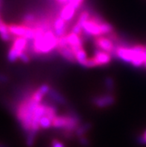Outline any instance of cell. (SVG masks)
Listing matches in <instances>:
<instances>
[{
    "label": "cell",
    "mask_w": 146,
    "mask_h": 147,
    "mask_svg": "<svg viewBox=\"0 0 146 147\" xmlns=\"http://www.w3.org/2000/svg\"><path fill=\"white\" fill-rule=\"evenodd\" d=\"M2 5V0H0V6Z\"/></svg>",
    "instance_id": "35"
},
{
    "label": "cell",
    "mask_w": 146,
    "mask_h": 147,
    "mask_svg": "<svg viewBox=\"0 0 146 147\" xmlns=\"http://www.w3.org/2000/svg\"><path fill=\"white\" fill-rule=\"evenodd\" d=\"M137 143L141 145H146V129L142 133V134H140L137 139Z\"/></svg>",
    "instance_id": "27"
},
{
    "label": "cell",
    "mask_w": 146,
    "mask_h": 147,
    "mask_svg": "<svg viewBox=\"0 0 146 147\" xmlns=\"http://www.w3.org/2000/svg\"><path fill=\"white\" fill-rule=\"evenodd\" d=\"M143 67H145V68H146V60H145V63H144V65H143Z\"/></svg>",
    "instance_id": "34"
},
{
    "label": "cell",
    "mask_w": 146,
    "mask_h": 147,
    "mask_svg": "<svg viewBox=\"0 0 146 147\" xmlns=\"http://www.w3.org/2000/svg\"><path fill=\"white\" fill-rule=\"evenodd\" d=\"M93 58L96 62L98 67H102V66L108 65L109 63H110L113 56L108 52L96 49L93 52Z\"/></svg>",
    "instance_id": "6"
},
{
    "label": "cell",
    "mask_w": 146,
    "mask_h": 147,
    "mask_svg": "<svg viewBox=\"0 0 146 147\" xmlns=\"http://www.w3.org/2000/svg\"><path fill=\"white\" fill-rule=\"evenodd\" d=\"M66 36H67L69 46L71 47L73 52L80 48H83V40L82 39L81 36L78 35V34L72 33L71 32L69 33H67Z\"/></svg>",
    "instance_id": "8"
},
{
    "label": "cell",
    "mask_w": 146,
    "mask_h": 147,
    "mask_svg": "<svg viewBox=\"0 0 146 147\" xmlns=\"http://www.w3.org/2000/svg\"><path fill=\"white\" fill-rule=\"evenodd\" d=\"M52 120L48 116L44 115L40 118L39 121V125L41 129H48L52 127Z\"/></svg>",
    "instance_id": "20"
},
{
    "label": "cell",
    "mask_w": 146,
    "mask_h": 147,
    "mask_svg": "<svg viewBox=\"0 0 146 147\" xmlns=\"http://www.w3.org/2000/svg\"><path fill=\"white\" fill-rule=\"evenodd\" d=\"M37 20V17H36L35 15L32 13H28L25 14L23 18H22V24L30 26V27H34Z\"/></svg>",
    "instance_id": "18"
},
{
    "label": "cell",
    "mask_w": 146,
    "mask_h": 147,
    "mask_svg": "<svg viewBox=\"0 0 146 147\" xmlns=\"http://www.w3.org/2000/svg\"><path fill=\"white\" fill-rule=\"evenodd\" d=\"M28 42L29 41L23 37H14L11 47L14 50L17 51L19 55H20L21 52L26 51V49L28 48Z\"/></svg>",
    "instance_id": "11"
},
{
    "label": "cell",
    "mask_w": 146,
    "mask_h": 147,
    "mask_svg": "<svg viewBox=\"0 0 146 147\" xmlns=\"http://www.w3.org/2000/svg\"><path fill=\"white\" fill-rule=\"evenodd\" d=\"M74 54L75 56L76 62L80 64L81 66L83 67L84 63H86L87 60L88 59V55H87V53L83 48H80L77 50L74 51Z\"/></svg>",
    "instance_id": "16"
},
{
    "label": "cell",
    "mask_w": 146,
    "mask_h": 147,
    "mask_svg": "<svg viewBox=\"0 0 146 147\" xmlns=\"http://www.w3.org/2000/svg\"><path fill=\"white\" fill-rule=\"evenodd\" d=\"M37 134L33 132H28L26 137V145L28 147H32L35 142V138Z\"/></svg>",
    "instance_id": "24"
},
{
    "label": "cell",
    "mask_w": 146,
    "mask_h": 147,
    "mask_svg": "<svg viewBox=\"0 0 146 147\" xmlns=\"http://www.w3.org/2000/svg\"><path fill=\"white\" fill-rule=\"evenodd\" d=\"M40 104L31 95L26 97L19 105L17 111V119L26 132H29L31 130L34 114Z\"/></svg>",
    "instance_id": "2"
},
{
    "label": "cell",
    "mask_w": 146,
    "mask_h": 147,
    "mask_svg": "<svg viewBox=\"0 0 146 147\" xmlns=\"http://www.w3.org/2000/svg\"><path fill=\"white\" fill-rule=\"evenodd\" d=\"M76 11H77V9L72 5V4L67 3L63 6L61 12H60L59 16L61 18H63L65 21L68 22L71 21V20H72L73 17H75Z\"/></svg>",
    "instance_id": "10"
},
{
    "label": "cell",
    "mask_w": 146,
    "mask_h": 147,
    "mask_svg": "<svg viewBox=\"0 0 146 147\" xmlns=\"http://www.w3.org/2000/svg\"><path fill=\"white\" fill-rule=\"evenodd\" d=\"M92 102L98 108H106L112 106L116 102V97L110 93L96 96L92 99Z\"/></svg>",
    "instance_id": "5"
},
{
    "label": "cell",
    "mask_w": 146,
    "mask_h": 147,
    "mask_svg": "<svg viewBox=\"0 0 146 147\" xmlns=\"http://www.w3.org/2000/svg\"><path fill=\"white\" fill-rule=\"evenodd\" d=\"M71 32L76 34H78L79 36H81L82 33H83V28L79 24H78L77 22H75L72 27V28H71Z\"/></svg>",
    "instance_id": "25"
},
{
    "label": "cell",
    "mask_w": 146,
    "mask_h": 147,
    "mask_svg": "<svg viewBox=\"0 0 146 147\" xmlns=\"http://www.w3.org/2000/svg\"><path fill=\"white\" fill-rule=\"evenodd\" d=\"M8 81V78L3 74H0V83H5Z\"/></svg>",
    "instance_id": "30"
},
{
    "label": "cell",
    "mask_w": 146,
    "mask_h": 147,
    "mask_svg": "<svg viewBox=\"0 0 146 147\" xmlns=\"http://www.w3.org/2000/svg\"><path fill=\"white\" fill-rule=\"evenodd\" d=\"M90 18H91V16L89 11H82L81 13H80V15L78 16V20H77V22H77L78 24H79L80 26H81L82 28H83V24H84L87 20H89Z\"/></svg>",
    "instance_id": "21"
},
{
    "label": "cell",
    "mask_w": 146,
    "mask_h": 147,
    "mask_svg": "<svg viewBox=\"0 0 146 147\" xmlns=\"http://www.w3.org/2000/svg\"><path fill=\"white\" fill-rule=\"evenodd\" d=\"M67 125V114L57 115L52 121V127L56 129H63Z\"/></svg>",
    "instance_id": "15"
},
{
    "label": "cell",
    "mask_w": 146,
    "mask_h": 147,
    "mask_svg": "<svg viewBox=\"0 0 146 147\" xmlns=\"http://www.w3.org/2000/svg\"><path fill=\"white\" fill-rule=\"evenodd\" d=\"M0 147H8V146H7V145H5V144L0 143Z\"/></svg>",
    "instance_id": "33"
},
{
    "label": "cell",
    "mask_w": 146,
    "mask_h": 147,
    "mask_svg": "<svg viewBox=\"0 0 146 147\" xmlns=\"http://www.w3.org/2000/svg\"><path fill=\"white\" fill-rule=\"evenodd\" d=\"M8 29L13 38L18 37H26L27 32L29 29V26L23 24H10L8 25Z\"/></svg>",
    "instance_id": "9"
},
{
    "label": "cell",
    "mask_w": 146,
    "mask_h": 147,
    "mask_svg": "<svg viewBox=\"0 0 146 147\" xmlns=\"http://www.w3.org/2000/svg\"><path fill=\"white\" fill-rule=\"evenodd\" d=\"M93 42L96 49L108 52L113 56L116 49V44L109 37H107V36H99L96 37Z\"/></svg>",
    "instance_id": "4"
},
{
    "label": "cell",
    "mask_w": 146,
    "mask_h": 147,
    "mask_svg": "<svg viewBox=\"0 0 146 147\" xmlns=\"http://www.w3.org/2000/svg\"><path fill=\"white\" fill-rule=\"evenodd\" d=\"M57 50L60 55L63 58H64L66 61L70 62V63H77L74 52L69 46L63 47V48H57Z\"/></svg>",
    "instance_id": "12"
},
{
    "label": "cell",
    "mask_w": 146,
    "mask_h": 147,
    "mask_svg": "<svg viewBox=\"0 0 146 147\" xmlns=\"http://www.w3.org/2000/svg\"><path fill=\"white\" fill-rule=\"evenodd\" d=\"M19 55H20L18 52L14 50L12 47H11L7 52V60L11 63H13V62L17 61V59H19Z\"/></svg>",
    "instance_id": "23"
},
{
    "label": "cell",
    "mask_w": 146,
    "mask_h": 147,
    "mask_svg": "<svg viewBox=\"0 0 146 147\" xmlns=\"http://www.w3.org/2000/svg\"><path fill=\"white\" fill-rule=\"evenodd\" d=\"M48 96L49 97V99H52L54 102L57 103V104L62 105H67V100L64 98L62 94L59 93V92L56 90L51 88L48 93Z\"/></svg>",
    "instance_id": "13"
},
{
    "label": "cell",
    "mask_w": 146,
    "mask_h": 147,
    "mask_svg": "<svg viewBox=\"0 0 146 147\" xmlns=\"http://www.w3.org/2000/svg\"><path fill=\"white\" fill-rule=\"evenodd\" d=\"M30 55L28 52H26V51L25 52H21L20 55H19V59L21 61L25 63H28L30 62Z\"/></svg>",
    "instance_id": "26"
},
{
    "label": "cell",
    "mask_w": 146,
    "mask_h": 147,
    "mask_svg": "<svg viewBox=\"0 0 146 147\" xmlns=\"http://www.w3.org/2000/svg\"><path fill=\"white\" fill-rule=\"evenodd\" d=\"M52 147H65V145L63 142L57 139H54L52 142Z\"/></svg>",
    "instance_id": "29"
},
{
    "label": "cell",
    "mask_w": 146,
    "mask_h": 147,
    "mask_svg": "<svg viewBox=\"0 0 146 147\" xmlns=\"http://www.w3.org/2000/svg\"><path fill=\"white\" fill-rule=\"evenodd\" d=\"M52 29L57 37L67 35V29H68V22L59 16L54 20Z\"/></svg>",
    "instance_id": "7"
},
{
    "label": "cell",
    "mask_w": 146,
    "mask_h": 147,
    "mask_svg": "<svg viewBox=\"0 0 146 147\" xmlns=\"http://www.w3.org/2000/svg\"><path fill=\"white\" fill-rule=\"evenodd\" d=\"M92 128V124L89 123H85L83 124H81L77 128V129L75 131V134L78 138H80L81 136H84L88 131Z\"/></svg>",
    "instance_id": "17"
},
{
    "label": "cell",
    "mask_w": 146,
    "mask_h": 147,
    "mask_svg": "<svg viewBox=\"0 0 146 147\" xmlns=\"http://www.w3.org/2000/svg\"><path fill=\"white\" fill-rule=\"evenodd\" d=\"M100 28H101V32H102V36H107L109 34L114 32V28L113 25L107 22H103L102 24H100Z\"/></svg>",
    "instance_id": "19"
},
{
    "label": "cell",
    "mask_w": 146,
    "mask_h": 147,
    "mask_svg": "<svg viewBox=\"0 0 146 147\" xmlns=\"http://www.w3.org/2000/svg\"><path fill=\"white\" fill-rule=\"evenodd\" d=\"M104 86L108 93H112L115 89V82L112 77L107 76L104 79Z\"/></svg>",
    "instance_id": "22"
},
{
    "label": "cell",
    "mask_w": 146,
    "mask_h": 147,
    "mask_svg": "<svg viewBox=\"0 0 146 147\" xmlns=\"http://www.w3.org/2000/svg\"><path fill=\"white\" fill-rule=\"evenodd\" d=\"M78 142L83 147H88L89 146V140L85 136H81L78 138Z\"/></svg>",
    "instance_id": "28"
},
{
    "label": "cell",
    "mask_w": 146,
    "mask_h": 147,
    "mask_svg": "<svg viewBox=\"0 0 146 147\" xmlns=\"http://www.w3.org/2000/svg\"><path fill=\"white\" fill-rule=\"evenodd\" d=\"M60 5H65L66 4H67L69 2V0H56Z\"/></svg>",
    "instance_id": "31"
},
{
    "label": "cell",
    "mask_w": 146,
    "mask_h": 147,
    "mask_svg": "<svg viewBox=\"0 0 146 147\" xmlns=\"http://www.w3.org/2000/svg\"><path fill=\"white\" fill-rule=\"evenodd\" d=\"M99 36H102L100 24H98L94 20L90 18L83 26V33L81 35L82 39L83 40V38H86L89 40L92 37H96Z\"/></svg>",
    "instance_id": "3"
},
{
    "label": "cell",
    "mask_w": 146,
    "mask_h": 147,
    "mask_svg": "<svg viewBox=\"0 0 146 147\" xmlns=\"http://www.w3.org/2000/svg\"><path fill=\"white\" fill-rule=\"evenodd\" d=\"M113 57L117 58L124 63L131 64L134 67L144 65L146 60V45L136 44L122 47L116 46Z\"/></svg>",
    "instance_id": "1"
},
{
    "label": "cell",
    "mask_w": 146,
    "mask_h": 147,
    "mask_svg": "<svg viewBox=\"0 0 146 147\" xmlns=\"http://www.w3.org/2000/svg\"><path fill=\"white\" fill-rule=\"evenodd\" d=\"M83 1H84V0H78V3L81 6V5H82V3H83Z\"/></svg>",
    "instance_id": "32"
},
{
    "label": "cell",
    "mask_w": 146,
    "mask_h": 147,
    "mask_svg": "<svg viewBox=\"0 0 146 147\" xmlns=\"http://www.w3.org/2000/svg\"><path fill=\"white\" fill-rule=\"evenodd\" d=\"M0 38L5 42L13 40V36L11 35L8 29V25L6 24L2 19L0 20Z\"/></svg>",
    "instance_id": "14"
}]
</instances>
